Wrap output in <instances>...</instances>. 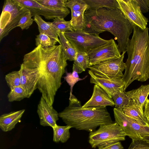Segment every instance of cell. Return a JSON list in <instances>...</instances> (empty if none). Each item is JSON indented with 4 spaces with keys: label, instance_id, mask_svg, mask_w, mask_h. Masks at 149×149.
I'll list each match as a JSON object with an SVG mask.
<instances>
[{
    "label": "cell",
    "instance_id": "obj_23",
    "mask_svg": "<svg viewBox=\"0 0 149 149\" xmlns=\"http://www.w3.org/2000/svg\"><path fill=\"white\" fill-rule=\"evenodd\" d=\"M72 128L66 125L61 126L56 125L52 128L53 131V141L56 143L66 142L70 137V129Z\"/></svg>",
    "mask_w": 149,
    "mask_h": 149
},
{
    "label": "cell",
    "instance_id": "obj_36",
    "mask_svg": "<svg viewBox=\"0 0 149 149\" xmlns=\"http://www.w3.org/2000/svg\"><path fill=\"white\" fill-rule=\"evenodd\" d=\"M97 147L98 149H124L120 141L103 143Z\"/></svg>",
    "mask_w": 149,
    "mask_h": 149
},
{
    "label": "cell",
    "instance_id": "obj_34",
    "mask_svg": "<svg viewBox=\"0 0 149 149\" xmlns=\"http://www.w3.org/2000/svg\"><path fill=\"white\" fill-rule=\"evenodd\" d=\"M31 13L29 12L20 19L17 26L20 27L22 30L27 29L32 24L34 21L31 18Z\"/></svg>",
    "mask_w": 149,
    "mask_h": 149
},
{
    "label": "cell",
    "instance_id": "obj_26",
    "mask_svg": "<svg viewBox=\"0 0 149 149\" xmlns=\"http://www.w3.org/2000/svg\"><path fill=\"white\" fill-rule=\"evenodd\" d=\"M37 46L40 45L44 48H49L55 46L57 41L54 38L42 33H40L35 39Z\"/></svg>",
    "mask_w": 149,
    "mask_h": 149
},
{
    "label": "cell",
    "instance_id": "obj_8",
    "mask_svg": "<svg viewBox=\"0 0 149 149\" xmlns=\"http://www.w3.org/2000/svg\"><path fill=\"white\" fill-rule=\"evenodd\" d=\"M115 121L122 127L126 136L132 140L143 139L149 136V125L142 124L126 116L122 110L115 108Z\"/></svg>",
    "mask_w": 149,
    "mask_h": 149
},
{
    "label": "cell",
    "instance_id": "obj_30",
    "mask_svg": "<svg viewBox=\"0 0 149 149\" xmlns=\"http://www.w3.org/2000/svg\"><path fill=\"white\" fill-rule=\"evenodd\" d=\"M5 78L10 90L20 86V74L19 70L8 73L5 75Z\"/></svg>",
    "mask_w": 149,
    "mask_h": 149
},
{
    "label": "cell",
    "instance_id": "obj_17",
    "mask_svg": "<svg viewBox=\"0 0 149 149\" xmlns=\"http://www.w3.org/2000/svg\"><path fill=\"white\" fill-rule=\"evenodd\" d=\"M25 110L12 111L5 113L0 116V127L3 132H7L13 129L16 125L21 121Z\"/></svg>",
    "mask_w": 149,
    "mask_h": 149
},
{
    "label": "cell",
    "instance_id": "obj_14",
    "mask_svg": "<svg viewBox=\"0 0 149 149\" xmlns=\"http://www.w3.org/2000/svg\"><path fill=\"white\" fill-rule=\"evenodd\" d=\"M19 70L20 86L25 90L27 98H29L37 88L40 72L37 69L26 68L22 63L21 64Z\"/></svg>",
    "mask_w": 149,
    "mask_h": 149
},
{
    "label": "cell",
    "instance_id": "obj_11",
    "mask_svg": "<svg viewBox=\"0 0 149 149\" xmlns=\"http://www.w3.org/2000/svg\"><path fill=\"white\" fill-rule=\"evenodd\" d=\"M89 57V66L119 57L121 54L118 45L113 39L105 44L91 50L87 53Z\"/></svg>",
    "mask_w": 149,
    "mask_h": 149
},
{
    "label": "cell",
    "instance_id": "obj_13",
    "mask_svg": "<svg viewBox=\"0 0 149 149\" xmlns=\"http://www.w3.org/2000/svg\"><path fill=\"white\" fill-rule=\"evenodd\" d=\"M88 73L91 76L90 82L100 87L112 98L115 93L125 91V83L122 77L109 78L95 75L90 70Z\"/></svg>",
    "mask_w": 149,
    "mask_h": 149
},
{
    "label": "cell",
    "instance_id": "obj_39",
    "mask_svg": "<svg viewBox=\"0 0 149 149\" xmlns=\"http://www.w3.org/2000/svg\"><path fill=\"white\" fill-rule=\"evenodd\" d=\"M143 139L147 141L148 142H149V136H146L145 137H144Z\"/></svg>",
    "mask_w": 149,
    "mask_h": 149
},
{
    "label": "cell",
    "instance_id": "obj_3",
    "mask_svg": "<svg viewBox=\"0 0 149 149\" xmlns=\"http://www.w3.org/2000/svg\"><path fill=\"white\" fill-rule=\"evenodd\" d=\"M149 29L143 30L134 26L133 34L127 44L128 58L122 78L125 90L134 81L143 82L149 79Z\"/></svg>",
    "mask_w": 149,
    "mask_h": 149
},
{
    "label": "cell",
    "instance_id": "obj_15",
    "mask_svg": "<svg viewBox=\"0 0 149 149\" xmlns=\"http://www.w3.org/2000/svg\"><path fill=\"white\" fill-rule=\"evenodd\" d=\"M37 112L41 125L53 128L57 125L56 121L59 119V113L52 106H50L46 102L42 96L38 104Z\"/></svg>",
    "mask_w": 149,
    "mask_h": 149
},
{
    "label": "cell",
    "instance_id": "obj_37",
    "mask_svg": "<svg viewBox=\"0 0 149 149\" xmlns=\"http://www.w3.org/2000/svg\"><path fill=\"white\" fill-rule=\"evenodd\" d=\"M142 13L148 12L149 10V0H136Z\"/></svg>",
    "mask_w": 149,
    "mask_h": 149
},
{
    "label": "cell",
    "instance_id": "obj_1",
    "mask_svg": "<svg viewBox=\"0 0 149 149\" xmlns=\"http://www.w3.org/2000/svg\"><path fill=\"white\" fill-rule=\"evenodd\" d=\"M67 60L60 45L49 48L39 45L24 56L22 63L25 67L38 70L40 76L37 88L50 106H52L56 92L62 84Z\"/></svg>",
    "mask_w": 149,
    "mask_h": 149
},
{
    "label": "cell",
    "instance_id": "obj_25",
    "mask_svg": "<svg viewBox=\"0 0 149 149\" xmlns=\"http://www.w3.org/2000/svg\"><path fill=\"white\" fill-rule=\"evenodd\" d=\"M89 57L87 53L77 51L72 68L76 69L78 73L85 71L89 66Z\"/></svg>",
    "mask_w": 149,
    "mask_h": 149
},
{
    "label": "cell",
    "instance_id": "obj_4",
    "mask_svg": "<svg viewBox=\"0 0 149 149\" xmlns=\"http://www.w3.org/2000/svg\"><path fill=\"white\" fill-rule=\"evenodd\" d=\"M58 116L72 128L90 132L102 125L113 122L106 107H83L73 94L69 97L68 106L59 113Z\"/></svg>",
    "mask_w": 149,
    "mask_h": 149
},
{
    "label": "cell",
    "instance_id": "obj_22",
    "mask_svg": "<svg viewBox=\"0 0 149 149\" xmlns=\"http://www.w3.org/2000/svg\"><path fill=\"white\" fill-rule=\"evenodd\" d=\"M88 6V8L97 10L105 8H118L119 6L117 0H84Z\"/></svg>",
    "mask_w": 149,
    "mask_h": 149
},
{
    "label": "cell",
    "instance_id": "obj_19",
    "mask_svg": "<svg viewBox=\"0 0 149 149\" xmlns=\"http://www.w3.org/2000/svg\"><path fill=\"white\" fill-rule=\"evenodd\" d=\"M129 99H134L143 111V108L146 100L149 94V84L142 85L139 88L125 92Z\"/></svg>",
    "mask_w": 149,
    "mask_h": 149
},
{
    "label": "cell",
    "instance_id": "obj_38",
    "mask_svg": "<svg viewBox=\"0 0 149 149\" xmlns=\"http://www.w3.org/2000/svg\"><path fill=\"white\" fill-rule=\"evenodd\" d=\"M144 107L143 113L147 120L148 121H149V99L147 98L146 100Z\"/></svg>",
    "mask_w": 149,
    "mask_h": 149
},
{
    "label": "cell",
    "instance_id": "obj_18",
    "mask_svg": "<svg viewBox=\"0 0 149 149\" xmlns=\"http://www.w3.org/2000/svg\"><path fill=\"white\" fill-rule=\"evenodd\" d=\"M122 110L123 113L128 117L142 125H149L143 112L134 99H130L129 104Z\"/></svg>",
    "mask_w": 149,
    "mask_h": 149
},
{
    "label": "cell",
    "instance_id": "obj_6",
    "mask_svg": "<svg viewBox=\"0 0 149 149\" xmlns=\"http://www.w3.org/2000/svg\"><path fill=\"white\" fill-rule=\"evenodd\" d=\"M2 10L8 12L9 17L0 20V41L13 29L17 27L21 18L29 11L15 0L4 1Z\"/></svg>",
    "mask_w": 149,
    "mask_h": 149
},
{
    "label": "cell",
    "instance_id": "obj_7",
    "mask_svg": "<svg viewBox=\"0 0 149 149\" xmlns=\"http://www.w3.org/2000/svg\"><path fill=\"white\" fill-rule=\"evenodd\" d=\"M64 34L77 51L86 53L105 44L109 41L102 39L99 36L81 31H68L64 32Z\"/></svg>",
    "mask_w": 149,
    "mask_h": 149
},
{
    "label": "cell",
    "instance_id": "obj_27",
    "mask_svg": "<svg viewBox=\"0 0 149 149\" xmlns=\"http://www.w3.org/2000/svg\"><path fill=\"white\" fill-rule=\"evenodd\" d=\"M40 4L52 9L69 10L65 6V3L68 0H35Z\"/></svg>",
    "mask_w": 149,
    "mask_h": 149
},
{
    "label": "cell",
    "instance_id": "obj_28",
    "mask_svg": "<svg viewBox=\"0 0 149 149\" xmlns=\"http://www.w3.org/2000/svg\"><path fill=\"white\" fill-rule=\"evenodd\" d=\"M125 92H117L113 95L112 98L115 102V108L122 110L129 104L130 99Z\"/></svg>",
    "mask_w": 149,
    "mask_h": 149
},
{
    "label": "cell",
    "instance_id": "obj_31",
    "mask_svg": "<svg viewBox=\"0 0 149 149\" xmlns=\"http://www.w3.org/2000/svg\"><path fill=\"white\" fill-rule=\"evenodd\" d=\"M65 73L66 75L63 78L70 86V97L72 94V89L75 84L79 81L85 79L87 77V75L85 76L83 78H80L77 72L76 69L73 68H72V72H68L65 71Z\"/></svg>",
    "mask_w": 149,
    "mask_h": 149
},
{
    "label": "cell",
    "instance_id": "obj_40",
    "mask_svg": "<svg viewBox=\"0 0 149 149\" xmlns=\"http://www.w3.org/2000/svg\"><path fill=\"white\" fill-rule=\"evenodd\" d=\"M148 125H149V121H148Z\"/></svg>",
    "mask_w": 149,
    "mask_h": 149
},
{
    "label": "cell",
    "instance_id": "obj_12",
    "mask_svg": "<svg viewBox=\"0 0 149 149\" xmlns=\"http://www.w3.org/2000/svg\"><path fill=\"white\" fill-rule=\"evenodd\" d=\"M29 10L31 17L41 15L46 19H50L57 17L64 18L70 13L69 10L49 8L40 4L35 0H15Z\"/></svg>",
    "mask_w": 149,
    "mask_h": 149
},
{
    "label": "cell",
    "instance_id": "obj_24",
    "mask_svg": "<svg viewBox=\"0 0 149 149\" xmlns=\"http://www.w3.org/2000/svg\"><path fill=\"white\" fill-rule=\"evenodd\" d=\"M86 10L72 11L71 25L74 31H81L85 26L84 13Z\"/></svg>",
    "mask_w": 149,
    "mask_h": 149
},
{
    "label": "cell",
    "instance_id": "obj_10",
    "mask_svg": "<svg viewBox=\"0 0 149 149\" xmlns=\"http://www.w3.org/2000/svg\"><path fill=\"white\" fill-rule=\"evenodd\" d=\"M119 9L134 25L144 30L147 27L148 19L141 12L136 0H117Z\"/></svg>",
    "mask_w": 149,
    "mask_h": 149
},
{
    "label": "cell",
    "instance_id": "obj_5",
    "mask_svg": "<svg viewBox=\"0 0 149 149\" xmlns=\"http://www.w3.org/2000/svg\"><path fill=\"white\" fill-rule=\"evenodd\" d=\"M126 135L116 122L100 125L97 130L90 132L89 142L95 148L102 144L124 141Z\"/></svg>",
    "mask_w": 149,
    "mask_h": 149
},
{
    "label": "cell",
    "instance_id": "obj_35",
    "mask_svg": "<svg viewBox=\"0 0 149 149\" xmlns=\"http://www.w3.org/2000/svg\"><path fill=\"white\" fill-rule=\"evenodd\" d=\"M128 149H149V142L143 139L132 140Z\"/></svg>",
    "mask_w": 149,
    "mask_h": 149
},
{
    "label": "cell",
    "instance_id": "obj_29",
    "mask_svg": "<svg viewBox=\"0 0 149 149\" xmlns=\"http://www.w3.org/2000/svg\"><path fill=\"white\" fill-rule=\"evenodd\" d=\"M51 22L53 26L58 32H65L74 31L72 28L70 21H66L64 18L61 17L56 18Z\"/></svg>",
    "mask_w": 149,
    "mask_h": 149
},
{
    "label": "cell",
    "instance_id": "obj_16",
    "mask_svg": "<svg viewBox=\"0 0 149 149\" xmlns=\"http://www.w3.org/2000/svg\"><path fill=\"white\" fill-rule=\"evenodd\" d=\"M114 106H115V103L113 99L100 87L95 84L91 97L82 107H87Z\"/></svg>",
    "mask_w": 149,
    "mask_h": 149
},
{
    "label": "cell",
    "instance_id": "obj_9",
    "mask_svg": "<svg viewBox=\"0 0 149 149\" xmlns=\"http://www.w3.org/2000/svg\"><path fill=\"white\" fill-rule=\"evenodd\" d=\"M126 52H123L118 58L88 66V68L95 75L100 77L109 78L122 77L123 72L125 68V63L123 62V60Z\"/></svg>",
    "mask_w": 149,
    "mask_h": 149
},
{
    "label": "cell",
    "instance_id": "obj_32",
    "mask_svg": "<svg viewBox=\"0 0 149 149\" xmlns=\"http://www.w3.org/2000/svg\"><path fill=\"white\" fill-rule=\"evenodd\" d=\"M7 97L9 102L19 101L24 98H27V95L24 89L20 86L10 90L8 95Z\"/></svg>",
    "mask_w": 149,
    "mask_h": 149
},
{
    "label": "cell",
    "instance_id": "obj_20",
    "mask_svg": "<svg viewBox=\"0 0 149 149\" xmlns=\"http://www.w3.org/2000/svg\"><path fill=\"white\" fill-rule=\"evenodd\" d=\"M34 20L38 25L40 33L47 35L56 40L59 44L60 42L58 38V32L53 26L52 23L46 22L39 15H36L34 17Z\"/></svg>",
    "mask_w": 149,
    "mask_h": 149
},
{
    "label": "cell",
    "instance_id": "obj_2",
    "mask_svg": "<svg viewBox=\"0 0 149 149\" xmlns=\"http://www.w3.org/2000/svg\"><path fill=\"white\" fill-rule=\"evenodd\" d=\"M84 15L85 26L82 31L96 36L105 31L109 32L117 40L120 53L126 51L134 25L119 9L103 8L95 10L88 8Z\"/></svg>",
    "mask_w": 149,
    "mask_h": 149
},
{
    "label": "cell",
    "instance_id": "obj_33",
    "mask_svg": "<svg viewBox=\"0 0 149 149\" xmlns=\"http://www.w3.org/2000/svg\"><path fill=\"white\" fill-rule=\"evenodd\" d=\"M65 5L70 9L71 12L86 10L88 8V6L84 0H68Z\"/></svg>",
    "mask_w": 149,
    "mask_h": 149
},
{
    "label": "cell",
    "instance_id": "obj_21",
    "mask_svg": "<svg viewBox=\"0 0 149 149\" xmlns=\"http://www.w3.org/2000/svg\"><path fill=\"white\" fill-rule=\"evenodd\" d=\"M58 37L63 52L65 56L70 61H74L77 51L65 36L64 32H58Z\"/></svg>",
    "mask_w": 149,
    "mask_h": 149
}]
</instances>
